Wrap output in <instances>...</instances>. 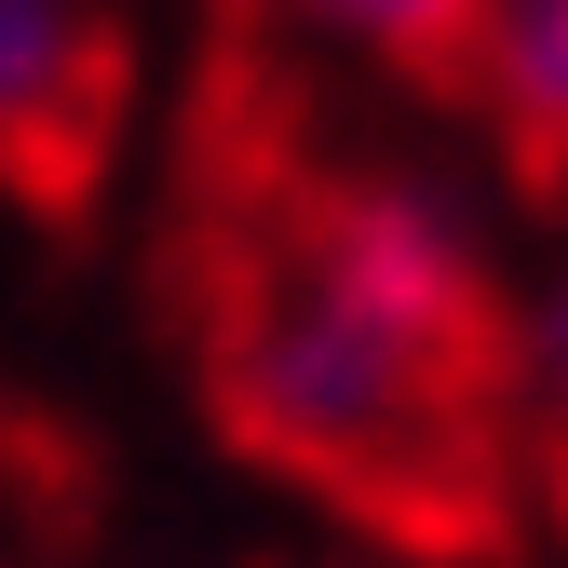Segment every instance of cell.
Listing matches in <instances>:
<instances>
[{
    "label": "cell",
    "mask_w": 568,
    "mask_h": 568,
    "mask_svg": "<svg viewBox=\"0 0 568 568\" xmlns=\"http://www.w3.org/2000/svg\"><path fill=\"white\" fill-rule=\"evenodd\" d=\"M163 312L217 447L379 555L487 568L528 501V325L434 203L379 176L231 0L176 122Z\"/></svg>",
    "instance_id": "6da1fadb"
},
{
    "label": "cell",
    "mask_w": 568,
    "mask_h": 568,
    "mask_svg": "<svg viewBox=\"0 0 568 568\" xmlns=\"http://www.w3.org/2000/svg\"><path fill=\"white\" fill-rule=\"evenodd\" d=\"M135 122V14L122 0H0V203L82 231Z\"/></svg>",
    "instance_id": "7a4b0ae2"
},
{
    "label": "cell",
    "mask_w": 568,
    "mask_h": 568,
    "mask_svg": "<svg viewBox=\"0 0 568 568\" xmlns=\"http://www.w3.org/2000/svg\"><path fill=\"white\" fill-rule=\"evenodd\" d=\"M474 109L501 122V176L528 203H568V0H501V54Z\"/></svg>",
    "instance_id": "3957f363"
},
{
    "label": "cell",
    "mask_w": 568,
    "mask_h": 568,
    "mask_svg": "<svg viewBox=\"0 0 568 568\" xmlns=\"http://www.w3.org/2000/svg\"><path fill=\"white\" fill-rule=\"evenodd\" d=\"M284 14L366 41L393 82L434 95V109H474L487 95V54H501V0H284Z\"/></svg>",
    "instance_id": "277c9868"
},
{
    "label": "cell",
    "mask_w": 568,
    "mask_h": 568,
    "mask_svg": "<svg viewBox=\"0 0 568 568\" xmlns=\"http://www.w3.org/2000/svg\"><path fill=\"white\" fill-rule=\"evenodd\" d=\"M528 487H541V515L568 528V312L528 352Z\"/></svg>",
    "instance_id": "5b68a950"
}]
</instances>
